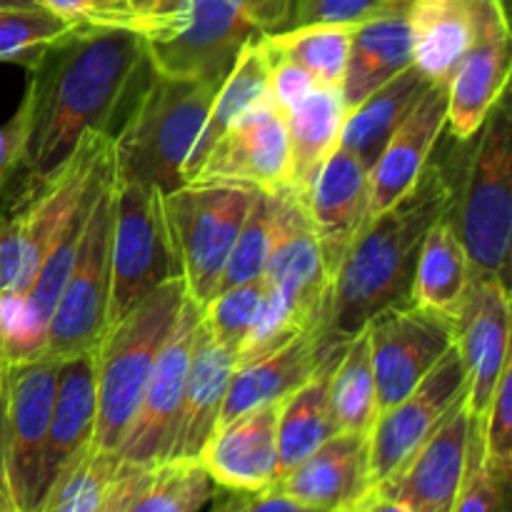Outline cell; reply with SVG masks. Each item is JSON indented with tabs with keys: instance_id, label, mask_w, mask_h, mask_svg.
<instances>
[{
	"instance_id": "1",
	"label": "cell",
	"mask_w": 512,
	"mask_h": 512,
	"mask_svg": "<svg viewBox=\"0 0 512 512\" xmlns=\"http://www.w3.org/2000/svg\"><path fill=\"white\" fill-rule=\"evenodd\" d=\"M148 70L143 38L128 25H75L30 70L18 105L23 195L48 183L85 135L113 138L115 118Z\"/></svg>"
},
{
	"instance_id": "2",
	"label": "cell",
	"mask_w": 512,
	"mask_h": 512,
	"mask_svg": "<svg viewBox=\"0 0 512 512\" xmlns=\"http://www.w3.org/2000/svg\"><path fill=\"white\" fill-rule=\"evenodd\" d=\"M463 160L430 158L418 183L355 235L330 278L320 323L328 343H345L375 315L410 298L420 245L430 225L453 208Z\"/></svg>"
},
{
	"instance_id": "3",
	"label": "cell",
	"mask_w": 512,
	"mask_h": 512,
	"mask_svg": "<svg viewBox=\"0 0 512 512\" xmlns=\"http://www.w3.org/2000/svg\"><path fill=\"white\" fill-rule=\"evenodd\" d=\"M223 80L148 73L110 138L118 180L155 185L160 193L183 185V165L208 120Z\"/></svg>"
},
{
	"instance_id": "4",
	"label": "cell",
	"mask_w": 512,
	"mask_h": 512,
	"mask_svg": "<svg viewBox=\"0 0 512 512\" xmlns=\"http://www.w3.org/2000/svg\"><path fill=\"white\" fill-rule=\"evenodd\" d=\"M185 298L188 290L183 278L168 280L103 333L95 348L98 415L93 448L105 453L120 450Z\"/></svg>"
},
{
	"instance_id": "5",
	"label": "cell",
	"mask_w": 512,
	"mask_h": 512,
	"mask_svg": "<svg viewBox=\"0 0 512 512\" xmlns=\"http://www.w3.org/2000/svg\"><path fill=\"white\" fill-rule=\"evenodd\" d=\"M450 220L478 275L510 285L512 115L508 95L470 140Z\"/></svg>"
},
{
	"instance_id": "6",
	"label": "cell",
	"mask_w": 512,
	"mask_h": 512,
	"mask_svg": "<svg viewBox=\"0 0 512 512\" xmlns=\"http://www.w3.org/2000/svg\"><path fill=\"white\" fill-rule=\"evenodd\" d=\"M108 165L110 135H85L73 158L48 183L20 198L13 213L0 215V295H23L30 288L50 245Z\"/></svg>"
},
{
	"instance_id": "7",
	"label": "cell",
	"mask_w": 512,
	"mask_h": 512,
	"mask_svg": "<svg viewBox=\"0 0 512 512\" xmlns=\"http://www.w3.org/2000/svg\"><path fill=\"white\" fill-rule=\"evenodd\" d=\"M155 73L225 80L240 50L263 35L245 0H168L133 25Z\"/></svg>"
},
{
	"instance_id": "8",
	"label": "cell",
	"mask_w": 512,
	"mask_h": 512,
	"mask_svg": "<svg viewBox=\"0 0 512 512\" xmlns=\"http://www.w3.org/2000/svg\"><path fill=\"white\" fill-rule=\"evenodd\" d=\"M250 185L190 180L163 193L165 218L190 298L203 308L213 300L225 260L253 205Z\"/></svg>"
},
{
	"instance_id": "9",
	"label": "cell",
	"mask_w": 512,
	"mask_h": 512,
	"mask_svg": "<svg viewBox=\"0 0 512 512\" xmlns=\"http://www.w3.org/2000/svg\"><path fill=\"white\" fill-rule=\"evenodd\" d=\"M173 278H180V263L165 218L163 193L155 185L113 175L108 328Z\"/></svg>"
},
{
	"instance_id": "10",
	"label": "cell",
	"mask_w": 512,
	"mask_h": 512,
	"mask_svg": "<svg viewBox=\"0 0 512 512\" xmlns=\"http://www.w3.org/2000/svg\"><path fill=\"white\" fill-rule=\"evenodd\" d=\"M110 230H113V165L95 195L73 268L50 315L48 340H45L48 358L65 360L95 350L108 328Z\"/></svg>"
},
{
	"instance_id": "11",
	"label": "cell",
	"mask_w": 512,
	"mask_h": 512,
	"mask_svg": "<svg viewBox=\"0 0 512 512\" xmlns=\"http://www.w3.org/2000/svg\"><path fill=\"white\" fill-rule=\"evenodd\" d=\"M365 330L370 338L378 415L408 398L455 345L453 320L418 308L410 300L378 313Z\"/></svg>"
},
{
	"instance_id": "12",
	"label": "cell",
	"mask_w": 512,
	"mask_h": 512,
	"mask_svg": "<svg viewBox=\"0 0 512 512\" xmlns=\"http://www.w3.org/2000/svg\"><path fill=\"white\" fill-rule=\"evenodd\" d=\"M468 393V375L460 360L458 345L438 360L423 383L375 418L368 433V485L378 488L393 478L415 450L435 433L463 395Z\"/></svg>"
},
{
	"instance_id": "13",
	"label": "cell",
	"mask_w": 512,
	"mask_h": 512,
	"mask_svg": "<svg viewBox=\"0 0 512 512\" xmlns=\"http://www.w3.org/2000/svg\"><path fill=\"white\" fill-rule=\"evenodd\" d=\"M60 360L35 358L8 365V435H5V475L15 512L40 510L48 425L53 413Z\"/></svg>"
},
{
	"instance_id": "14",
	"label": "cell",
	"mask_w": 512,
	"mask_h": 512,
	"mask_svg": "<svg viewBox=\"0 0 512 512\" xmlns=\"http://www.w3.org/2000/svg\"><path fill=\"white\" fill-rule=\"evenodd\" d=\"M270 245L265 285L303 325L320 328L328 303L330 273L305 203L290 188L270 193Z\"/></svg>"
},
{
	"instance_id": "15",
	"label": "cell",
	"mask_w": 512,
	"mask_h": 512,
	"mask_svg": "<svg viewBox=\"0 0 512 512\" xmlns=\"http://www.w3.org/2000/svg\"><path fill=\"white\" fill-rule=\"evenodd\" d=\"M198 325L200 305L188 295L178 320H175L173 333L168 335L158 360H155L138 413H135L128 435L118 450L120 458L128 463L143 465V468H158V465L168 463Z\"/></svg>"
},
{
	"instance_id": "16",
	"label": "cell",
	"mask_w": 512,
	"mask_h": 512,
	"mask_svg": "<svg viewBox=\"0 0 512 512\" xmlns=\"http://www.w3.org/2000/svg\"><path fill=\"white\" fill-rule=\"evenodd\" d=\"M512 70L505 0H480L478 35L448 80V123L453 140L468 143L490 110L508 95Z\"/></svg>"
},
{
	"instance_id": "17",
	"label": "cell",
	"mask_w": 512,
	"mask_h": 512,
	"mask_svg": "<svg viewBox=\"0 0 512 512\" xmlns=\"http://www.w3.org/2000/svg\"><path fill=\"white\" fill-rule=\"evenodd\" d=\"M510 285L473 273L468 298L455 320V345L468 375V408L483 423L495 388L510 363Z\"/></svg>"
},
{
	"instance_id": "18",
	"label": "cell",
	"mask_w": 512,
	"mask_h": 512,
	"mask_svg": "<svg viewBox=\"0 0 512 512\" xmlns=\"http://www.w3.org/2000/svg\"><path fill=\"white\" fill-rule=\"evenodd\" d=\"M473 423L465 393L413 458L375 490L400 500L413 512H453L468 470Z\"/></svg>"
},
{
	"instance_id": "19",
	"label": "cell",
	"mask_w": 512,
	"mask_h": 512,
	"mask_svg": "<svg viewBox=\"0 0 512 512\" xmlns=\"http://www.w3.org/2000/svg\"><path fill=\"white\" fill-rule=\"evenodd\" d=\"M288 178L285 118L270 100H265L225 130L193 180H220L273 193L288 188Z\"/></svg>"
},
{
	"instance_id": "20",
	"label": "cell",
	"mask_w": 512,
	"mask_h": 512,
	"mask_svg": "<svg viewBox=\"0 0 512 512\" xmlns=\"http://www.w3.org/2000/svg\"><path fill=\"white\" fill-rule=\"evenodd\" d=\"M278 410L260 405L220 425L205 443L198 463L220 490L258 495L278 480Z\"/></svg>"
},
{
	"instance_id": "21",
	"label": "cell",
	"mask_w": 512,
	"mask_h": 512,
	"mask_svg": "<svg viewBox=\"0 0 512 512\" xmlns=\"http://www.w3.org/2000/svg\"><path fill=\"white\" fill-rule=\"evenodd\" d=\"M305 210L333 278L345 250L370 220V170L338 145L310 185Z\"/></svg>"
},
{
	"instance_id": "22",
	"label": "cell",
	"mask_w": 512,
	"mask_h": 512,
	"mask_svg": "<svg viewBox=\"0 0 512 512\" xmlns=\"http://www.w3.org/2000/svg\"><path fill=\"white\" fill-rule=\"evenodd\" d=\"M448 123V83H433L395 128L370 168V218L398 203L420 180Z\"/></svg>"
},
{
	"instance_id": "23",
	"label": "cell",
	"mask_w": 512,
	"mask_h": 512,
	"mask_svg": "<svg viewBox=\"0 0 512 512\" xmlns=\"http://www.w3.org/2000/svg\"><path fill=\"white\" fill-rule=\"evenodd\" d=\"M275 493L308 512L345 510L370 490L368 433H338L273 483Z\"/></svg>"
},
{
	"instance_id": "24",
	"label": "cell",
	"mask_w": 512,
	"mask_h": 512,
	"mask_svg": "<svg viewBox=\"0 0 512 512\" xmlns=\"http://www.w3.org/2000/svg\"><path fill=\"white\" fill-rule=\"evenodd\" d=\"M335 343L320 335V328H308L260 358L238 365L230 378L228 395L220 410V425L230 423L248 410L268 403H280L308 383ZM215 428V430H218Z\"/></svg>"
},
{
	"instance_id": "25",
	"label": "cell",
	"mask_w": 512,
	"mask_h": 512,
	"mask_svg": "<svg viewBox=\"0 0 512 512\" xmlns=\"http://www.w3.org/2000/svg\"><path fill=\"white\" fill-rule=\"evenodd\" d=\"M235 365V355L223 348L200 320L168 463H190L200 458L205 443L218 428Z\"/></svg>"
},
{
	"instance_id": "26",
	"label": "cell",
	"mask_w": 512,
	"mask_h": 512,
	"mask_svg": "<svg viewBox=\"0 0 512 512\" xmlns=\"http://www.w3.org/2000/svg\"><path fill=\"white\" fill-rule=\"evenodd\" d=\"M98 388H95V350L60 360L55 385L53 413L48 425L43 475H40V505L73 460L93 443Z\"/></svg>"
},
{
	"instance_id": "27",
	"label": "cell",
	"mask_w": 512,
	"mask_h": 512,
	"mask_svg": "<svg viewBox=\"0 0 512 512\" xmlns=\"http://www.w3.org/2000/svg\"><path fill=\"white\" fill-rule=\"evenodd\" d=\"M150 470L90 445L55 480L38 512H118Z\"/></svg>"
},
{
	"instance_id": "28",
	"label": "cell",
	"mask_w": 512,
	"mask_h": 512,
	"mask_svg": "<svg viewBox=\"0 0 512 512\" xmlns=\"http://www.w3.org/2000/svg\"><path fill=\"white\" fill-rule=\"evenodd\" d=\"M480 0H413L408 25L413 65L430 83H448L478 35Z\"/></svg>"
},
{
	"instance_id": "29",
	"label": "cell",
	"mask_w": 512,
	"mask_h": 512,
	"mask_svg": "<svg viewBox=\"0 0 512 512\" xmlns=\"http://www.w3.org/2000/svg\"><path fill=\"white\" fill-rule=\"evenodd\" d=\"M410 65H413V33L408 25V13L383 15L355 25L348 70L340 85L345 108L353 110Z\"/></svg>"
},
{
	"instance_id": "30",
	"label": "cell",
	"mask_w": 512,
	"mask_h": 512,
	"mask_svg": "<svg viewBox=\"0 0 512 512\" xmlns=\"http://www.w3.org/2000/svg\"><path fill=\"white\" fill-rule=\"evenodd\" d=\"M348 343V340H345ZM345 343H335L323 358L313 378L295 393L280 400L278 410V470L285 475L303 463L325 440L338 435L333 405H330V375ZM278 475V478H280Z\"/></svg>"
},
{
	"instance_id": "31",
	"label": "cell",
	"mask_w": 512,
	"mask_h": 512,
	"mask_svg": "<svg viewBox=\"0 0 512 512\" xmlns=\"http://www.w3.org/2000/svg\"><path fill=\"white\" fill-rule=\"evenodd\" d=\"M473 265L453 228L450 213L435 220L420 245L418 263H415L410 303L418 308L443 315L448 320H458L460 308L468 298L473 283Z\"/></svg>"
},
{
	"instance_id": "32",
	"label": "cell",
	"mask_w": 512,
	"mask_h": 512,
	"mask_svg": "<svg viewBox=\"0 0 512 512\" xmlns=\"http://www.w3.org/2000/svg\"><path fill=\"white\" fill-rule=\"evenodd\" d=\"M345 115L348 108L340 88H315L293 113L285 115L290 160L288 188L303 203L325 160L340 145Z\"/></svg>"
},
{
	"instance_id": "33",
	"label": "cell",
	"mask_w": 512,
	"mask_h": 512,
	"mask_svg": "<svg viewBox=\"0 0 512 512\" xmlns=\"http://www.w3.org/2000/svg\"><path fill=\"white\" fill-rule=\"evenodd\" d=\"M430 85L433 83L415 65H410L408 70L388 80L383 88L368 95L363 103L348 110L343 133H340V145L348 148L370 170L390 135L408 118V113Z\"/></svg>"
},
{
	"instance_id": "34",
	"label": "cell",
	"mask_w": 512,
	"mask_h": 512,
	"mask_svg": "<svg viewBox=\"0 0 512 512\" xmlns=\"http://www.w3.org/2000/svg\"><path fill=\"white\" fill-rule=\"evenodd\" d=\"M268 70V53H265L258 35L240 50L238 60L220 83L213 105H210L208 120H205L203 130H200L198 140H195L193 150H190L188 160L183 165V183L195 178L203 160L213 150V145L223 138V133L235 120L243 118L255 105L268 100Z\"/></svg>"
},
{
	"instance_id": "35",
	"label": "cell",
	"mask_w": 512,
	"mask_h": 512,
	"mask_svg": "<svg viewBox=\"0 0 512 512\" xmlns=\"http://www.w3.org/2000/svg\"><path fill=\"white\" fill-rule=\"evenodd\" d=\"M273 53L298 63L318 88H340L348 70L353 28L350 25H305L260 35Z\"/></svg>"
},
{
	"instance_id": "36",
	"label": "cell",
	"mask_w": 512,
	"mask_h": 512,
	"mask_svg": "<svg viewBox=\"0 0 512 512\" xmlns=\"http://www.w3.org/2000/svg\"><path fill=\"white\" fill-rule=\"evenodd\" d=\"M330 405L340 433H370L378 418L373 358L365 328L345 343L335 363L330 375Z\"/></svg>"
},
{
	"instance_id": "37",
	"label": "cell",
	"mask_w": 512,
	"mask_h": 512,
	"mask_svg": "<svg viewBox=\"0 0 512 512\" xmlns=\"http://www.w3.org/2000/svg\"><path fill=\"white\" fill-rule=\"evenodd\" d=\"M218 493L198 460L163 463L150 470L145 483L118 512H200Z\"/></svg>"
},
{
	"instance_id": "38",
	"label": "cell",
	"mask_w": 512,
	"mask_h": 512,
	"mask_svg": "<svg viewBox=\"0 0 512 512\" xmlns=\"http://www.w3.org/2000/svg\"><path fill=\"white\" fill-rule=\"evenodd\" d=\"M80 23L60 18L45 8L0 10V63L33 70L45 53Z\"/></svg>"
},
{
	"instance_id": "39",
	"label": "cell",
	"mask_w": 512,
	"mask_h": 512,
	"mask_svg": "<svg viewBox=\"0 0 512 512\" xmlns=\"http://www.w3.org/2000/svg\"><path fill=\"white\" fill-rule=\"evenodd\" d=\"M263 300L265 278H258L250 280V283L235 285L230 290H223L208 305L200 308L203 325L223 348H228L235 355V363H238V353L243 348L245 338H248L255 320H258Z\"/></svg>"
},
{
	"instance_id": "40",
	"label": "cell",
	"mask_w": 512,
	"mask_h": 512,
	"mask_svg": "<svg viewBox=\"0 0 512 512\" xmlns=\"http://www.w3.org/2000/svg\"><path fill=\"white\" fill-rule=\"evenodd\" d=\"M270 203H273V198H270L268 190H255L253 205H250L248 215L238 230V238L230 248L215 295L235 288V285L263 278L270 245Z\"/></svg>"
},
{
	"instance_id": "41",
	"label": "cell",
	"mask_w": 512,
	"mask_h": 512,
	"mask_svg": "<svg viewBox=\"0 0 512 512\" xmlns=\"http://www.w3.org/2000/svg\"><path fill=\"white\" fill-rule=\"evenodd\" d=\"M413 0H290L280 30L305 25H355L393 13H408Z\"/></svg>"
},
{
	"instance_id": "42",
	"label": "cell",
	"mask_w": 512,
	"mask_h": 512,
	"mask_svg": "<svg viewBox=\"0 0 512 512\" xmlns=\"http://www.w3.org/2000/svg\"><path fill=\"white\" fill-rule=\"evenodd\" d=\"M483 440V458L498 478H512V360L503 368L493 403L478 423Z\"/></svg>"
},
{
	"instance_id": "43",
	"label": "cell",
	"mask_w": 512,
	"mask_h": 512,
	"mask_svg": "<svg viewBox=\"0 0 512 512\" xmlns=\"http://www.w3.org/2000/svg\"><path fill=\"white\" fill-rule=\"evenodd\" d=\"M508 493V480L498 478L485 463L483 440H480V428L475 420L473 435H470L468 470H465L463 488H460L453 512H508Z\"/></svg>"
},
{
	"instance_id": "44",
	"label": "cell",
	"mask_w": 512,
	"mask_h": 512,
	"mask_svg": "<svg viewBox=\"0 0 512 512\" xmlns=\"http://www.w3.org/2000/svg\"><path fill=\"white\" fill-rule=\"evenodd\" d=\"M260 43H263V40H260ZM263 48H265V53H268V63H270L268 100L275 105V110H278V113L285 118V115L293 113V110L298 108V105L303 103V100L308 98V95L313 93L318 85H315V80L310 78V75L305 73L298 63H293V60L285 58V55L273 53V50H270L265 43H263Z\"/></svg>"
},
{
	"instance_id": "45",
	"label": "cell",
	"mask_w": 512,
	"mask_h": 512,
	"mask_svg": "<svg viewBox=\"0 0 512 512\" xmlns=\"http://www.w3.org/2000/svg\"><path fill=\"white\" fill-rule=\"evenodd\" d=\"M45 10L80 25H123L103 0H38Z\"/></svg>"
},
{
	"instance_id": "46",
	"label": "cell",
	"mask_w": 512,
	"mask_h": 512,
	"mask_svg": "<svg viewBox=\"0 0 512 512\" xmlns=\"http://www.w3.org/2000/svg\"><path fill=\"white\" fill-rule=\"evenodd\" d=\"M8 360L0 350V512H15L5 475V435H8Z\"/></svg>"
},
{
	"instance_id": "47",
	"label": "cell",
	"mask_w": 512,
	"mask_h": 512,
	"mask_svg": "<svg viewBox=\"0 0 512 512\" xmlns=\"http://www.w3.org/2000/svg\"><path fill=\"white\" fill-rule=\"evenodd\" d=\"M20 163V128L18 120L13 118L0 125V193L8 185L10 175H15Z\"/></svg>"
},
{
	"instance_id": "48",
	"label": "cell",
	"mask_w": 512,
	"mask_h": 512,
	"mask_svg": "<svg viewBox=\"0 0 512 512\" xmlns=\"http://www.w3.org/2000/svg\"><path fill=\"white\" fill-rule=\"evenodd\" d=\"M245 3H248V13L260 33H275L283 28L290 0H245Z\"/></svg>"
},
{
	"instance_id": "49",
	"label": "cell",
	"mask_w": 512,
	"mask_h": 512,
	"mask_svg": "<svg viewBox=\"0 0 512 512\" xmlns=\"http://www.w3.org/2000/svg\"><path fill=\"white\" fill-rule=\"evenodd\" d=\"M110 8V13L120 20L123 25L133 28L138 20L148 18V15L158 13L168 0H103Z\"/></svg>"
},
{
	"instance_id": "50",
	"label": "cell",
	"mask_w": 512,
	"mask_h": 512,
	"mask_svg": "<svg viewBox=\"0 0 512 512\" xmlns=\"http://www.w3.org/2000/svg\"><path fill=\"white\" fill-rule=\"evenodd\" d=\"M240 512H308V510L295 505L293 500L283 498V495L275 493V490H265V493L248 495Z\"/></svg>"
},
{
	"instance_id": "51",
	"label": "cell",
	"mask_w": 512,
	"mask_h": 512,
	"mask_svg": "<svg viewBox=\"0 0 512 512\" xmlns=\"http://www.w3.org/2000/svg\"><path fill=\"white\" fill-rule=\"evenodd\" d=\"M345 510L348 512H413L405 503H400V500L390 498V495L380 493V490L375 488L365 490V493Z\"/></svg>"
},
{
	"instance_id": "52",
	"label": "cell",
	"mask_w": 512,
	"mask_h": 512,
	"mask_svg": "<svg viewBox=\"0 0 512 512\" xmlns=\"http://www.w3.org/2000/svg\"><path fill=\"white\" fill-rule=\"evenodd\" d=\"M245 498H248V495L233 493V498L225 500V503L218 505V508H215L213 512H240V508H243V503H245Z\"/></svg>"
},
{
	"instance_id": "53",
	"label": "cell",
	"mask_w": 512,
	"mask_h": 512,
	"mask_svg": "<svg viewBox=\"0 0 512 512\" xmlns=\"http://www.w3.org/2000/svg\"><path fill=\"white\" fill-rule=\"evenodd\" d=\"M10 8H43V5L38 0H0V10Z\"/></svg>"
},
{
	"instance_id": "54",
	"label": "cell",
	"mask_w": 512,
	"mask_h": 512,
	"mask_svg": "<svg viewBox=\"0 0 512 512\" xmlns=\"http://www.w3.org/2000/svg\"><path fill=\"white\" fill-rule=\"evenodd\" d=\"M330 512H348V510H330Z\"/></svg>"
}]
</instances>
